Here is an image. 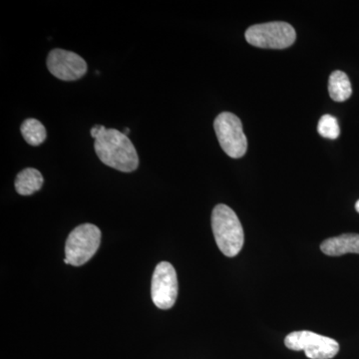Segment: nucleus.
I'll list each match as a JSON object with an SVG mask.
<instances>
[{
  "label": "nucleus",
  "instance_id": "nucleus-11",
  "mask_svg": "<svg viewBox=\"0 0 359 359\" xmlns=\"http://www.w3.org/2000/svg\"><path fill=\"white\" fill-rule=\"evenodd\" d=\"M328 92L330 98L337 102H344L353 94L351 81L344 71L337 70L330 74L328 80Z\"/></svg>",
  "mask_w": 359,
  "mask_h": 359
},
{
  "label": "nucleus",
  "instance_id": "nucleus-3",
  "mask_svg": "<svg viewBox=\"0 0 359 359\" xmlns=\"http://www.w3.org/2000/svg\"><path fill=\"white\" fill-rule=\"evenodd\" d=\"M101 243V231L92 224H83L71 231L66 240L65 259L71 266L86 264L96 254Z\"/></svg>",
  "mask_w": 359,
  "mask_h": 359
},
{
  "label": "nucleus",
  "instance_id": "nucleus-14",
  "mask_svg": "<svg viewBox=\"0 0 359 359\" xmlns=\"http://www.w3.org/2000/svg\"><path fill=\"white\" fill-rule=\"evenodd\" d=\"M106 127L103 126V125H95V126L91 129V131H90V134H91V136L96 140V139L103 133Z\"/></svg>",
  "mask_w": 359,
  "mask_h": 359
},
{
  "label": "nucleus",
  "instance_id": "nucleus-13",
  "mask_svg": "<svg viewBox=\"0 0 359 359\" xmlns=\"http://www.w3.org/2000/svg\"><path fill=\"white\" fill-rule=\"evenodd\" d=\"M318 131L323 138L337 139L339 137L340 129L337 118L332 115H323L318 125Z\"/></svg>",
  "mask_w": 359,
  "mask_h": 359
},
{
  "label": "nucleus",
  "instance_id": "nucleus-2",
  "mask_svg": "<svg viewBox=\"0 0 359 359\" xmlns=\"http://www.w3.org/2000/svg\"><path fill=\"white\" fill-rule=\"evenodd\" d=\"M212 229L217 245L224 256H237L245 242L244 229L237 214L226 205H217L212 212Z\"/></svg>",
  "mask_w": 359,
  "mask_h": 359
},
{
  "label": "nucleus",
  "instance_id": "nucleus-7",
  "mask_svg": "<svg viewBox=\"0 0 359 359\" xmlns=\"http://www.w3.org/2000/svg\"><path fill=\"white\" fill-rule=\"evenodd\" d=\"M151 297L160 309H171L177 301L178 278L174 266L168 262H162L156 266L151 283Z\"/></svg>",
  "mask_w": 359,
  "mask_h": 359
},
{
  "label": "nucleus",
  "instance_id": "nucleus-12",
  "mask_svg": "<svg viewBox=\"0 0 359 359\" xmlns=\"http://www.w3.org/2000/svg\"><path fill=\"white\" fill-rule=\"evenodd\" d=\"M23 138L29 145L39 146L46 139V129L41 122L34 118L26 119L20 127Z\"/></svg>",
  "mask_w": 359,
  "mask_h": 359
},
{
  "label": "nucleus",
  "instance_id": "nucleus-10",
  "mask_svg": "<svg viewBox=\"0 0 359 359\" xmlns=\"http://www.w3.org/2000/svg\"><path fill=\"white\" fill-rule=\"evenodd\" d=\"M43 183V177L39 170L27 168L18 175L14 185L20 195L30 196L39 191Z\"/></svg>",
  "mask_w": 359,
  "mask_h": 359
},
{
  "label": "nucleus",
  "instance_id": "nucleus-4",
  "mask_svg": "<svg viewBox=\"0 0 359 359\" xmlns=\"http://www.w3.org/2000/svg\"><path fill=\"white\" fill-rule=\"evenodd\" d=\"M297 39L294 28L283 21L250 26L245 32V39L259 48L285 49L292 46Z\"/></svg>",
  "mask_w": 359,
  "mask_h": 359
},
{
  "label": "nucleus",
  "instance_id": "nucleus-8",
  "mask_svg": "<svg viewBox=\"0 0 359 359\" xmlns=\"http://www.w3.org/2000/svg\"><path fill=\"white\" fill-rule=\"evenodd\" d=\"M47 67L53 76L63 81H75L86 74L87 63L74 52L53 49L47 57Z\"/></svg>",
  "mask_w": 359,
  "mask_h": 359
},
{
  "label": "nucleus",
  "instance_id": "nucleus-15",
  "mask_svg": "<svg viewBox=\"0 0 359 359\" xmlns=\"http://www.w3.org/2000/svg\"><path fill=\"white\" fill-rule=\"evenodd\" d=\"M129 132H130L129 128H125V132H123V133L126 135V136H128Z\"/></svg>",
  "mask_w": 359,
  "mask_h": 359
},
{
  "label": "nucleus",
  "instance_id": "nucleus-1",
  "mask_svg": "<svg viewBox=\"0 0 359 359\" xmlns=\"http://www.w3.org/2000/svg\"><path fill=\"white\" fill-rule=\"evenodd\" d=\"M99 159L106 166L130 173L139 166V157L133 143L123 132L116 129L104 130L94 143Z\"/></svg>",
  "mask_w": 359,
  "mask_h": 359
},
{
  "label": "nucleus",
  "instance_id": "nucleus-5",
  "mask_svg": "<svg viewBox=\"0 0 359 359\" xmlns=\"http://www.w3.org/2000/svg\"><path fill=\"white\" fill-rule=\"evenodd\" d=\"M214 128L219 145L226 155L233 159L245 156L248 149L247 137L238 116L230 112L221 113L215 120Z\"/></svg>",
  "mask_w": 359,
  "mask_h": 359
},
{
  "label": "nucleus",
  "instance_id": "nucleus-16",
  "mask_svg": "<svg viewBox=\"0 0 359 359\" xmlns=\"http://www.w3.org/2000/svg\"><path fill=\"white\" fill-rule=\"evenodd\" d=\"M355 210L359 212V200L358 201V202H356Z\"/></svg>",
  "mask_w": 359,
  "mask_h": 359
},
{
  "label": "nucleus",
  "instance_id": "nucleus-9",
  "mask_svg": "<svg viewBox=\"0 0 359 359\" xmlns=\"http://www.w3.org/2000/svg\"><path fill=\"white\" fill-rule=\"evenodd\" d=\"M320 250L330 257H340L346 254H359V235L344 233L339 237L327 238L321 243Z\"/></svg>",
  "mask_w": 359,
  "mask_h": 359
},
{
  "label": "nucleus",
  "instance_id": "nucleus-6",
  "mask_svg": "<svg viewBox=\"0 0 359 359\" xmlns=\"http://www.w3.org/2000/svg\"><path fill=\"white\" fill-rule=\"evenodd\" d=\"M285 344L292 351H304L311 359H332L339 351L337 340L309 330L290 332L285 339Z\"/></svg>",
  "mask_w": 359,
  "mask_h": 359
}]
</instances>
